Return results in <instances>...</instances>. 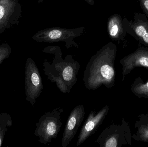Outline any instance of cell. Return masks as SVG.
<instances>
[{"label":"cell","instance_id":"cell-1","mask_svg":"<svg viewBox=\"0 0 148 147\" xmlns=\"http://www.w3.org/2000/svg\"><path fill=\"white\" fill-rule=\"evenodd\" d=\"M116 52V46L110 42L91 57L85 67L82 78L86 89L95 90L102 85L108 89L114 87Z\"/></svg>","mask_w":148,"mask_h":147},{"label":"cell","instance_id":"cell-2","mask_svg":"<svg viewBox=\"0 0 148 147\" xmlns=\"http://www.w3.org/2000/svg\"><path fill=\"white\" fill-rule=\"evenodd\" d=\"M42 51L55 56L52 61L49 62L45 60L43 64V71L48 80L55 83L61 92L69 94L77 82L80 68L79 62L69 54L62 58V53L59 47H47Z\"/></svg>","mask_w":148,"mask_h":147},{"label":"cell","instance_id":"cell-3","mask_svg":"<svg viewBox=\"0 0 148 147\" xmlns=\"http://www.w3.org/2000/svg\"><path fill=\"white\" fill-rule=\"evenodd\" d=\"M63 111L62 108H57L40 117L36 124L34 133L36 136L39 138V142L47 145L56 139L62 126L61 116Z\"/></svg>","mask_w":148,"mask_h":147},{"label":"cell","instance_id":"cell-4","mask_svg":"<svg viewBox=\"0 0 148 147\" xmlns=\"http://www.w3.org/2000/svg\"><path fill=\"white\" fill-rule=\"evenodd\" d=\"M132 135L128 123L125 119L121 124H112L106 128L95 142L100 147H121L132 145Z\"/></svg>","mask_w":148,"mask_h":147},{"label":"cell","instance_id":"cell-5","mask_svg":"<svg viewBox=\"0 0 148 147\" xmlns=\"http://www.w3.org/2000/svg\"><path fill=\"white\" fill-rule=\"evenodd\" d=\"M84 29L85 28L84 27L69 29L59 27L50 28L38 31L32 37V39L40 42H64L67 49L73 46L78 48V45L74 41V39L81 36Z\"/></svg>","mask_w":148,"mask_h":147},{"label":"cell","instance_id":"cell-6","mask_svg":"<svg viewBox=\"0 0 148 147\" xmlns=\"http://www.w3.org/2000/svg\"><path fill=\"white\" fill-rule=\"evenodd\" d=\"M25 74L26 100L34 107L36 99L42 92L43 85L40 70L31 58L27 59Z\"/></svg>","mask_w":148,"mask_h":147},{"label":"cell","instance_id":"cell-7","mask_svg":"<svg viewBox=\"0 0 148 147\" xmlns=\"http://www.w3.org/2000/svg\"><path fill=\"white\" fill-rule=\"evenodd\" d=\"M21 17L20 0H0V35L18 26Z\"/></svg>","mask_w":148,"mask_h":147},{"label":"cell","instance_id":"cell-8","mask_svg":"<svg viewBox=\"0 0 148 147\" xmlns=\"http://www.w3.org/2000/svg\"><path fill=\"white\" fill-rule=\"evenodd\" d=\"M123 22L127 33L143 45L148 46V20L145 14L135 13L133 20L124 18Z\"/></svg>","mask_w":148,"mask_h":147},{"label":"cell","instance_id":"cell-9","mask_svg":"<svg viewBox=\"0 0 148 147\" xmlns=\"http://www.w3.org/2000/svg\"><path fill=\"white\" fill-rule=\"evenodd\" d=\"M109 111V107L106 105L98 112L92 110L90 113L79 133L76 143L77 146L83 144L97 131L108 114Z\"/></svg>","mask_w":148,"mask_h":147},{"label":"cell","instance_id":"cell-10","mask_svg":"<svg viewBox=\"0 0 148 147\" xmlns=\"http://www.w3.org/2000/svg\"><path fill=\"white\" fill-rule=\"evenodd\" d=\"M120 63L122 66V81L136 67H143L148 70V47L140 45L134 52L122 59Z\"/></svg>","mask_w":148,"mask_h":147},{"label":"cell","instance_id":"cell-11","mask_svg":"<svg viewBox=\"0 0 148 147\" xmlns=\"http://www.w3.org/2000/svg\"><path fill=\"white\" fill-rule=\"evenodd\" d=\"M84 106H76L70 113L64 129L62 138V146L67 147L74 139L84 118Z\"/></svg>","mask_w":148,"mask_h":147},{"label":"cell","instance_id":"cell-12","mask_svg":"<svg viewBox=\"0 0 148 147\" xmlns=\"http://www.w3.org/2000/svg\"><path fill=\"white\" fill-rule=\"evenodd\" d=\"M108 30L111 39L121 42L125 41L127 33L124 28L123 19L118 14L111 16L108 21Z\"/></svg>","mask_w":148,"mask_h":147},{"label":"cell","instance_id":"cell-13","mask_svg":"<svg viewBox=\"0 0 148 147\" xmlns=\"http://www.w3.org/2000/svg\"><path fill=\"white\" fill-rule=\"evenodd\" d=\"M138 118L139 120L135 124L136 132L132 135V140L148 142V114H141Z\"/></svg>","mask_w":148,"mask_h":147},{"label":"cell","instance_id":"cell-14","mask_svg":"<svg viewBox=\"0 0 148 147\" xmlns=\"http://www.w3.org/2000/svg\"><path fill=\"white\" fill-rule=\"evenodd\" d=\"M131 91L139 98L148 99V80L145 82L140 77H138L131 85Z\"/></svg>","mask_w":148,"mask_h":147},{"label":"cell","instance_id":"cell-15","mask_svg":"<svg viewBox=\"0 0 148 147\" xmlns=\"http://www.w3.org/2000/svg\"><path fill=\"white\" fill-rule=\"evenodd\" d=\"M13 125L11 117L7 113L0 114V147L1 146L8 127Z\"/></svg>","mask_w":148,"mask_h":147},{"label":"cell","instance_id":"cell-16","mask_svg":"<svg viewBox=\"0 0 148 147\" xmlns=\"http://www.w3.org/2000/svg\"><path fill=\"white\" fill-rule=\"evenodd\" d=\"M12 49L8 43H3L0 45V65L9 58Z\"/></svg>","mask_w":148,"mask_h":147},{"label":"cell","instance_id":"cell-17","mask_svg":"<svg viewBox=\"0 0 148 147\" xmlns=\"http://www.w3.org/2000/svg\"><path fill=\"white\" fill-rule=\"evenodd\" d=\"M141 8L148 18V0H138Z\"/></svg>","mask_w":148,"mask_h":147},{"label":"cell","instance_id":"cell-18","mask_svg":"<svg viewBox=\"0 0 148 147\" xmlns=\"http://www.w3.org/2000/svg\"><path fill=\"white\" fill-rule=\"evenodd\" d=\"M90 5H93L95 4V0H85Z\"/></svg>","mask_w":148,"mask_h":147},{"label":"cell","instance_id":"cell-19","mask_svg":"<svg viewBox=\"0 0 148 147\" xmlns=\"http://www.w3.org/2000/svg\"><path fill=\"white\" fill-rule=\"evenodd\" d=\"M37 1H38V3H42L43 2V1H44V0H37Z\"/></svg>","mask_w":148,"mask_h":147},{"label":"cell","instance_id":"cell-20","mask_svg":"<svg viewBox=\"0 0 148 147\" xmlns=\"http://www.w3.org/2000/svg\"><path fill=\"white\" fill-rule=\"evenodd\" d=\"M1 39H0V41H1Z\"/></svg>","mask_w":148,"mask_h":147}]
</instances>
